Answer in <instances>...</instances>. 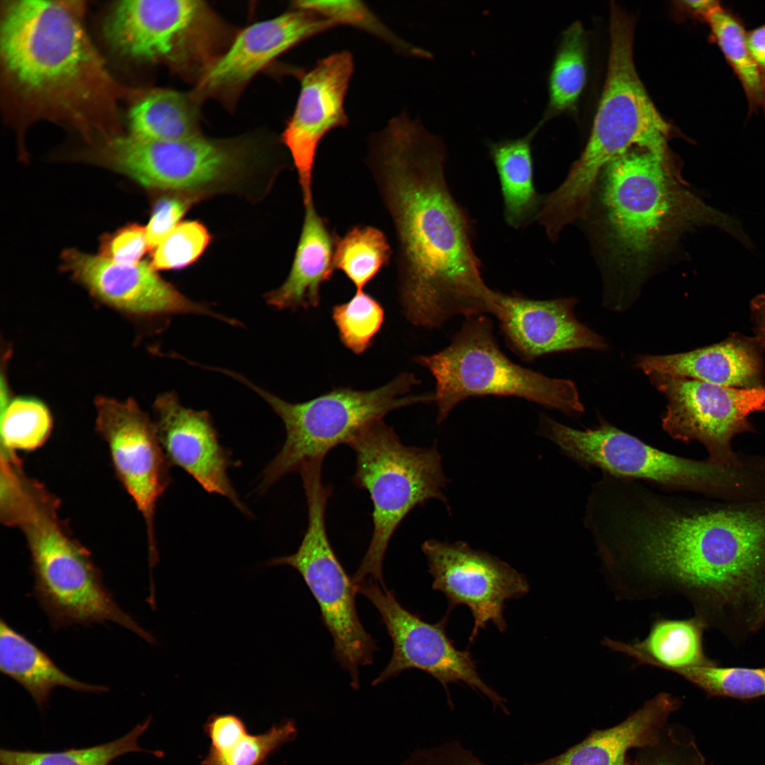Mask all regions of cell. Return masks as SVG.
Segmentation results:
<instances>
[{
	"label": "cell",
	"instance_id": "6da1fadb",
	"mask_svg": "<svg viewBox=\"0 0 765 765\" xmlns=\"http://www.w3.org/2000/svg\"><path fill=\"white\" fill-rule=\"evenodd\" d=\"M624 552L643 599L681 597L735 645L754 634L765 606V500L652 494L630 520Z\"/></svg>",
	"mask_w": 765,
	"mask_h": 765
},
{
	"label": "cell",
	"instance_id": "e0dca14e",
	"mask_svg": "<svg viewBox=\"0 0 765 765\" xmlns=\"http://www.w3.org/2000/svg\"><path fill=\"white\" fill-rule=\"evenodd\" d=\"M422 550L434 579L432 588L446 597L448 612L458 605L470 608L474 620L470 642L489 622L501 633L506 630L505 602L526 595L530 589L523 574L462 542L429 540L423 543Z\"/></svg>",
	"mask_w": 765,
	"mask_h": 765
},
{
	"label": "cell",
	"instance_id": "277c9868",
	"mask_svg": "<svg viewBox=\"0 0 765 765\" xmlns=\"http://www.w3.org/2000/svg\"><path fill=\"white\" fill-rule=\"evenodd\" d=\"M671 156L634 147L602 169L594 225L613 283L606 305L625 309L650 264L685 231L713 214L683 186Z\"/></svg>",
	"mask_w": 765,
	"mask_h": 765
},
{
	"label": "cell",
	"instance_id": "7a4b0ae2",
	"mask_svg": "<svg viewBox=\"0 0 765 765\" xmlns=\"http://www.w3.org/2000/svg\"><path fill=\"white\" fill-rule=\"evenodd\" d=\"M446 162L442 138L407 113L372 137L366 159L395 229L404 312L426 327L494 307L496 290L482 278L471 222L449 189Z\"/></svg>",
	"mask_w": 765,
	"mask_h": 765
},
{
	"label": "cell",
	"instance_id": "7402d4cb",
	"mask_svg": "<svg viewBox=\"0 0 765 765\" xmlns=\"http://www.w3.org/2000/svg\"><path fill=\"white\" fill-rule=\"evenodd\" d=\"M494 302L492 315L508 347L525 361L551 353L607 347L602 337L577 319L574 298L540 300L496 291Z\"/></svg>",
	"mask_w": 765,
	"mask_h": 765
},
{
	"label": "cell",
	"instance_id": "3957f363",
	"mask_svg": "<svg viewBox=\"0 0 765 765\" xmlns=\"http://www.w3.org/2000/svg\"><path fill=\"white\" fill-rule=\"evenodd\" d=\"M74 1L6 5L0 53L7 88L33 119L68 124L86 138L118 131L119 86L91 44Z\"/></svg>",
	"mask_w": 765,
	"mask_h": 765
},
{
	"label": "cell",
	"instance_id": "5b68a950",
	"mask_svg": "<svg viewBox=\"0 0 765 765\" xmlns=\"http://www.w3.org/2000/svg\"><path fill=\"white\" fill-rule=\"evenodd\" d=\"M633 18L614 2L610 11L608 70L586 145L565 181L544 198L542 224L560 233L586 218L604 166L632 147L670 156L672 126L657 110L637 73L633 55Z\"/></svg>",
	"mask_w": 765,
	"mask_h": 765
},
{
	"label": "cell",
	"instance_id": "2e32d148",
	"mask_svg": "<svg viewBox=\"0 0 765 765\" xmlns=\"http://www.w3.org/2000/svg\"><path fill=\"white\" fill-rule=\"evenodd\" d=\"M96 431L106 443L118 480L145 522L149 572L159 560L154 516L159 499L170 484V463L154 422L132 399L98 397Z\"/></svg>",
	"mask_w": 765,
	"mask_h": 765
},
{
	"label": "cell",
	"instance_id": "f546056e",
	"mask_svg": "<svg viewBox=\"0 0 765 765\" xmlns=\"http://www.w3.org/2000/svg\"><path fill=\"white\" fill-rule=\"evenodd\" d=\"M586 81V42L582 23L574 22L562 33L548 79V100L536 125L572 110Z\"/></svg>",
	"mask_w": 765,
	"mask_h": 765
},
{
	"label": "cell",
	"instance_id": "f35d334b",
	"mask_svg": "<svg viewBox=\"0 0 765 765\" xmlns=\"http://www.w3.org/2000/svg\"><path fill=\"white\" fill-rule=\"evenodd\" d=\"M629 765H706L692 732L679 724H667L653 744L638 749Z\"/></svg>",
	"mask_w": 765,
	"mask_h": 765
},
{
	"label": "cell",
	"instance_id": "83f0119b",
	"mask_svg": "<svg viewBox=\"0 0 765 765\" xmlns=\"http://www.w3.org/2000/svg\"><path fill=\"white\" fill-rule=\"evenodd\" d=\"M0 670L21 685L39 706H44L57 687L77 691L103 693L106 686L86 684L72 678L35 644L0 621Z\"/></svg>",
	"mask_w": 765,
	"mask_h": 765
},
{
	"label": "cell",
	"instance_id": "30bf717a",
	"mask_svg": "<svg viewBox=\"0 0 765 765\" xmlns=\"http://www.w3.org/2000/svg\"><path fill=\"white\" fill-rule=\"evenodd\" d=\"M229 375L261 397L283 421L286 431L283 446L261 474V492L287 474L298 471L304 463L324 458L332 449L347 444L362 428L390 412L434 401L433 393L405 395L419 382L413 374L407 373L374 390L336 388L300 403L288 402L234 371Z\"/></svg>",
	"mask_w": 765,
	"mask_h": 765
},
{
	"label": "cell",
	"instance_id": "5bb4252c",
	"mask_svg": "<svg viewBox=\"0 0 765 765\" xmlns=\"http://www.w3.org/2000/svg\"><path fill=\"white\" fill-rule=\"evenodd\" d=\"M651 383L666 397L663 429L673 438L697 441L710 460L740 463L744 455L732 448L738 434L756 432L749 415L765 411V386L741 389L692 378L652 373Z\"/></svg>",
	"mask_w": 765,
	"mask_h": 765
},
{
	"label": "cell",
	"instance_id": "d6986e66",
	"mask_svg": "<svg viewBox=\"0 0 765 765\" xmlns=\"http://www.w3.org/2000/svg\"><path fill=\"white\" fill-rule=\"evenodd\" d=\"M353 72L348 51L319 60L300 75L297 103L282 134L297 171L304 206L313 201L312 176L319 144L334 128L345 126L344 101Z\"/></svg>",
	"mask_w": 765,
	"mask_h": 765
},
{
	"label": "cell",
	"instance_id": "4316f807",
	"mask_svg": "<svg viewBox=\"0 0 765 765\" xmlns=\"http://www.w3.org/2000/svg\"><path fill=\"white\" fill-rule=\"evenodd\" d=\"M539 130L536 125L522 137L487 142L501 184L504 219L514 229L536 220L544 200L533 181L532 142Z\"/></svg>",
	"mask_w": 765,
	"mask_h": 765
},
{
	"label": "cell",
	"instance_id": "f6af8a7d",
	"mask_svg": "<svg viewBox=\"0 0 765 765\" xmlns=\"http://www.w3.org/2000/svg\"><path fill=\"white\" fill-rule=\"evenodd\" d=\"M746 40L749 50L765 79V22L747 30Z\"/></svg>",
	"mask_w": 765,
	"mask_h": 765
},
{
	"label": "cell",
	"instance_id": "f1b7e54d",
	"mask_svg": "<svg viewBox=\"0 0 765 765\" xmlns=\"http://www.w3.org/2000/svg\"><path fill=\"white\" fill-rule=\"evenodd\" d=\"M198 104L191 93L171 89L147 92L130 108V134L170 142L200 137Z\"/></svg>",
	"mask_w": 765,
	"mask_h": 765
},
{
	"label": "cell",
	"instance_id": "9a60e30c",
	"mask_svg": "<svg viewBox=\"0 0 765 765\" xmlns=\"http://www.w3.org/2000/svg\"><path fill=\"white\" fill-rule=\"evenodd\" d=\"M378 584L369 578L356 585L357 593L363 594L377 608L393 645L390 661L373 685L416 669L440 682L448 694L450 704L448 684L462 682L482 693L494 707L508 713L504 699L480 676L471 653L457 649L447 635V615L437 623H428L404 608L393 591Z\"/></svg>",
	"mask_w": 765,
	"mask_h": 765
},
{
	"label": "cell",
	"instance_id": "7c38bea8",
	"mask_svg": "<svg viewBox=\"0 0 765 765\" xmlns=\"http://www.w3.org/2000/svg\"><path fill=\"white\" fill-rule=\"evenodd\" d=\"M322 464L312 461L299 470L308 514L307 528L300 546L295 553L273 557L266 565H288L302 576L332 637L335 659L348 671L352 686L357 688L359 667L372 664L378 648L358 616L356 585L338 560L327 536L325 512L332 489L322 482Z\"/></svg>",
	"mask_w": 765,
	"mask_h": 765
},
{
	"label": "cell",
	"instance_id": "cb8c5ba5",
	"mask_svg": "<svg viewBox=\"0 0 765 765\" xmlns=\"http://www.w3.org/2000/svg\"><path fill=\"white\" fill-rule=\"evenodd\" d=\"M681 703L672 693H658L618 724L592 730L563 753L527 765H629L630 751L655 742Z\"/></svg>",
	"mask_w": 765,
	"mask_h": 765
},
{
	"label": "cell",
	"instance_id": "ffe728a7",
	"mask_svg": "<svg viewBox=\"0 0 765 765\" xmlns=\"http://www.w3.org/2000/svg\"><path fill=\"white\" fill-rule=\"evenodd\" d=\"M62 260L67 270L93 295L118 310L149 317L202 314L235 323L188 299L162 278L151 263L122 264L74 249L64 251Z\"/></svg>",
	"mask_w": 765,
	"mask_h": 765
},
{
	"label": "cell",
	"instance_id": "836d02e7",
	"mask_svg": "<svg viewBox=\"0 0 765 765\" xmlns=\"http://www.w3.org/2000/svg\"><path fill=\"white\" fill-rule=\"evenodd\" d=\"M52 419L47 407L34 398L18 397L1 408V449L31 451L50 436Z\"/></svg>",
	"mask_w": 765,
	"mask_h": 765
},
{
	"label": "cell",
	"instance_id": "c3c4849f",
	"mask_svg": "<svg viewBox=\"0 0 765 765\" xmlns=\"http://www.w3.org/2000/svg\"><path fill=\"white\" fill-rule=\"evenodd\" d=\"M765 626V606L760 612L754 626V633H757Z\"/></svg>",
	"mask_w": 765,
	"mask_h": 765
},
{
	"label": "cell",
	"instance_id": "7bdbcfd3",
	"mask_svg": "<svg viewBox=\"0 0 765 765\" xmlns=\"http://www.w3.org/2000/svg\"><path fill=\"white\" fill-rule=\"evenodd\" d=\"M210 740L209 751L222 752L230 749L249 733L244 721L234 714H212L204 724Z\"/></svg>",
	"mask_w": 765,
	"mask_h": 765
},
{
	"label": "cell",
	"instance_id": "4fadbf2b",
	"mask_svg": "<svg viewBox=\"0 0 765 765\" xmlns=\"http://www.w3.org/2000/svg\"><path fill=\"white\" fill-rule=\"evenodd\" d=\"M108 43L120 55L162 62L186 75L202 74L221 55L227 29L202 1L123 0L104 23Z\"/></svg>",
	"mask_w": 765,
	"mask_h": 765
},
{
	"label": "cell",
	"instance_id": "b9f144b4",
	"mask_svg": "<svg viewBox=\"0 0 765 765\" xmlns=\"http://www.w3.org/2000/svg\"><path fill=\"white\" fill-rule=\"evenodd\" d=\"M147 248L145 227L130 225L106 238L101 256L118 263L135 264L141 261Z\"/></svg>",
	"mask_w": 765,
	"mask_h": 765
},
{
	"label": "cell",
	"instance_id": "d6a6232c",
	"mask_svg": "<svg viewBox=\"0 0 765 765\" xmlns=\"http://www.w3.org/2000/svg\"><path fill=\"white\" fill-rule=\"evenodd\" d=\"M150 722L147 719L117 740L88 748L55 752L1 749L0 762L1 765H109L123 754L145 751L139 746L138 740Z\"/></svg>",
	"mask_w": 765,
	"mask_h": 765
},
{
	"label": "cell",
	"instance_id": "e575fe53",
	"mask_svg": "<svg viewBox=\"0 0 765 765\" xmlns=\"http://www.w3.org/2000/svg\"><path fill=\"white\" fill-rule=\"evenodd\" d=\"M709 697L749 700L765 697V667H721L716 662L679 674Z\"/></svg>",
	"mask_w": 765,
	"mask_h": 765
},
{
	"label": "cell",
	"instance_id": "603a6c76",
	"mask_svg": "<svg viewBox=\"0 0 765 765\" xmlns=\"http://www.w3.org/2000/svg\"><path fill=\"white\" fill-rule=\"evenodd\" d=\"M764 349L755 336L732 333L720 342L687 352L640 356L635 367L647 375L656 373L752 389L765 386Z\"/></svg>",
	"mask_w": 765,
	"mask_h": 765
},
{
	"label": "cell",
	"instance_id": "60d3db41",
	"mask_svg": "<svg viewBox=\"0 0 765 765\" xmlns=\"http://www.w3.org/2000/svg\"><path fill=\"white\" fill-rule=\"evenodd\" d=\"M198 196L174 193L159 200L145 227L148 249H154L179 223Z\"/></svg>",
	"mask_w": 765,
	"mask_h": 765
},
{
	"label": "cell",
	"instance_id": "484cf974",
	"mask_svg": "<svg viewBox=\"0 0 765 765\" xmlns=\"http://www.w3.org/2000/svg\"><path fill=\"white\" fill-rule=\"evenodd\" d=\"M703 623L696 617L686 619L657 618L647 635L626 642L604 638V647L635 661L676 674L685 670L715 663L703 649Z\"/></svg>",
	"mask_w": 765,
	"mask_h": 765
},
{
	"label": "cell",
	"instance_id": "74e56055",
	"mask_svg": "<svg viewBox=\"0 0 765 765\" xmlns=\"http://www.w3.org/2000/svg\"><path fill=\"white\" fill-rule=\"evenodd\" d=\"M296 735L294 722L287 720L265 732L247 733L226 751H208L201 765H264L273 752Z\"/></svg>",
	"mask_w": 765,
	"mask_h": 765
},
{
	"label": "cell",
	"instance_id": "bcb514c9",
	"mask_svg": "<svg viewBox=\"0 0 765 765\" xmlns=\"http://www.w3.org/2000/svg\"><path fill=\"white\" fill-rule=\"evenodd\" d=\"M679 10L684 16L691 18L706 22L708 18L721 5L715 0H697L679 1Z\"/></svg>",
	"mask_w": 765,
	"mask_h": 765
},
{
	"label": "cell",
	"instance_id": "7dc6e473",
	"mask_svg": "<svg viewBox=\"0 0 765 765\" xmlns=\"http://www.w3.org/2000/svg\"><path fill=\"white\" fill-rule=\"evenodd\" d=\"M750 310L754 336L765 348V294H761L752 300Z\"/></svg>",
	"mask_w": 765,
	"mask_h": 765
},
{
	"label": "cell",
	"instance_id": "d590c367",
	"mask_svg": "<svg viewBox=\"0 0 765 765\" xmlns=\"http://www.w3.org/2000/svg\"><path fill=\"white\" fill-rule=\"evenodd\" d=\"M293 6L312 10L332 21L336 26L346 25L361 29L390 45L402 55L431 58V54L402 40L361 1H297Z\"/></svg>",
	"mask_w": 765,
	"mask_h": 765
},
{
	"label": "cell",
	"instance_id": "ee69618b",
	"mask_svg": "<svg viewBox=\"0 0 765 765\" xmlns=\"http://www.w3.org/2000/svg\"><path fill=\"white\" fill-rule=\"evenodd\" d=\"M403 765H485L458 742L414 753Z\"/></svg>",
	"mask_w": 765,
	"mask_h": 765
},
{
	"label": "cell",
	"instance_id": "8fae6325",
	"mask_svg": "<svg viewBox=\"0 0 765 765\" xmlns=\"http://www.w3.org/2000/svg\"><path fill=\"white\" fill-rule=\"evenodd\" d=\"M258 147L249 137L170 142L129 133L98 142L91 154L146 187L201 198L239 181L256 160Z\"/></svg>",
	"mask_w": 765,
	"mask_h": 765
},
{
	"label": "cell",
	"instance_id": "d4e9b609",
	"mask_svg": "<svg viewBox=\"0 0 765 765\" xmlns=\"http://www.w3.org/2000/svg\"><path fill=\"white\" fill-rule=\"evenodd\" d=\"M339 237L316 210L314 201L305 206L302 230L293 262L284 283L267 293V303L277 309L315 307L320 288L335 271L334 252Z\"/></svg>",
	"mask_w": 765,
	"mask_h": 765
},
{
	"label": "cell",
	"instance_id": "9c48e42d",
	"mask_svg": "<svg viewBox=\"0 0 765 765\" xmlns=\"http://www.w3.org/2000/svg\"><path fill=\"white\" fill-rule=\"evenodd\" d=\"M415 361L435 378L438 424L462 401L487 395L521 397L570 416L584 411L572 380L550 378L511 361L500 349L487 314L465 317L448 346Z\"/></svg>",
	"mask_w": 765,
	"mask_h": 765
},
{
	"label": "cell",
	"instance_id": "44dd1931",
	"mask_svg": "<svg viewBox=\"0 0 765 765\" xmlns=\"http://www.w3.org/2000/svg\"><path fill=\"white\" fill-rule=\"evenodd\" d=\"M154 410L158 436L170 464L186 472L208 493L226 497L249 514L229 477L232 461L209 414L183 407L174 392L160 395Z\"/></svg>",
	"mask_w": 765,
	"mask_h": 765
},
{
	"label": "cell",
	"instance_id": "52a82bcc",
	"mask_svg": "<svg viewBox=\"0 0 765 765\" xmlns=\"http://www.w3.org/2000/svg\"><path fill=\"white\" fill-rule=\"evenodd\" d=\"M540 426L567 456L615 477L644 479L723 501H753L765 494V466L754 455L723 465L666 453L607 423L579 430L542 414Z\"/></svg>",
	"mask_w": 765,
	"mask_h": 765
},
{
	"label": "cell",
	"instance_id": "8992f818",
	"mask_svg": "<svg viewBox=\"0 0 765 765\" xmlns=\"http://www.w3.org/2000/svg\"><path fill=\"white\" fill-rule=\"evenodd\" d=\"M59 506L47 489H37L21 501L12 517L30 553L34 595L53 628L110 621L156 644L152 633L115 602L91 552L60 519Z\"/></svg>",
	"mask_w": 765,
	"mask_h": 765
},
{
	"label": "cell",
	"instance_id": "ab89813d",
	"mask_svg": "<svg viewBox=\"0 0 765 765\" xmlns=\"http://www.w3.org/2000/svg\"><path fill=\"white\" fill-rule=\"evenodd\" d=\"M210 241V235L200 222H180L153 249L152 266L155 270L186 267L201 256Z\"/></svg>",
	"mask_w": 765,
	"mask_h": 765
},
{
	"label": "cell",
	"instance_id": "ba28073f",
	"mask_svg": "<svg viewBox=\"0 0 765 765\" xmlns=\"http://www.w3.org/2000/svg\"><path fill=\"white\" fill-rule=\"evenodd\" d=\"M347 444L356 455L353 482L368 492L373 506L370 542L352 580L357 585L368 577L385 588L382 562L393 533L416 506L431 499L446 504L447 479L435 447L404 445L382 419L368 424Z\"/></svg>",
	"mask_w": 765,
	"mask_h": 765
},
{
	"label": "cell",
	"instance_id": "4dcf8cb0",
	"mask_svg": "<svg viewBox=\"0 0 765 765\" xmlns=\"http://www.w3.org/2000/svg\"><path fill=\"white\" fill-rule=\"evenodd\" d=\"M706 23L710 30L709 40L719 48L742 85L749 115L760 110L765 114V79L747 47L744 21L734 11L720 6Z\"/></svg>",
	"mask_w": 765,
	"mask_h": 765
},
{
	"label": "cell",
	"instance_id": "8d00e7d4",
	"mask_svg": "<svg viewBox=\"0 0 765 765\" xmlns=\"http://www.w3.org/2000/svg\"><path fill=\"white\" fill-rule=\"evenodd\" d=\"M332 317L342 344L361 354L372 345L381 329L385 311L375 298L361 290H356L347 302L334 305Z\"/></svg>",
	"mask_w": 765,
	"mask_h": 765
},
{
	"label": "cell",
	"instance_id": "1f68e13d",
	"mask_svg": "<svg viewBox=\"0 0 765 765\" xmlns=\"http://www.w3.org/2000/svg\"><path fill=\"white\" fill-rule=\"evenodd\" d=\"M392 250L385 234L369 225H356L339 238L334 252V268L361 290L389 264Z\"/></svg>",
	"mask_w": 765,
	"mask_h": 765
},
{
	"label": "cell",
	"instance_id": "ac0fdd59",
	"mask_svg": "<svg viewBox=\"0 0 765 765\" xmlns=\"http://www.w3.org/2000/svg\"><path fill=\"white\" fill-rule=\"evenodd\" d=\"M293 7L241 30L198 79L191 92L193 97L199 103L213 98L232 107L249 81L271 61L302 41L336 27L312 10Z\"/></svg>",
	"mask_w": 765,
	"mask_h": 765
}]
</instances>
